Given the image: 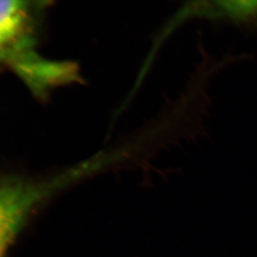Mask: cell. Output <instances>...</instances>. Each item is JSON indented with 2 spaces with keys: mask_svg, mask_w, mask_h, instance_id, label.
Here are the masks:
<instances>
[{
  "mask_svg": "<svg viewBox=\"0 0 257 257\" xmlns=\"http://www.w3.org/2000/svg\"><path fill=\"white\" fill-rule=\"evenodd\" d=\"M216 4L236 23L257 27V1H221Z\"/></svg>",
  "mask_w": 257,
  "mask_h": 257,
  "instance_id": "6da1fadb",
  "label": "cell"
}]
</instances>
